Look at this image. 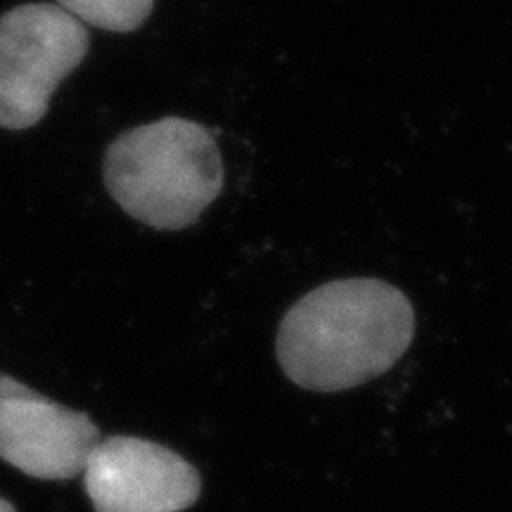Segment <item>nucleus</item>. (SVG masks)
<instances>
[{
  "mask_svg": "<svg viewBox=\"0 0 512 512\" xmlns=\"http://www.w3.org/2000/svg\"><path fill=\"white\" fill-rule=\"evenodd\" d=\"M413 332V306L399 287L375 278L332 280L285 313L275 351L294 384L330 394L387 373Z\"/></svg>",
  "mask_w": 512,
  "mask_h": 512,
  "instance_id": "obj_1",
  "label": "nucleus"
},
{
  "mask_svg": "<svg viewBox=\"0 0 512 512\" xmlns=\"http://www.w3.org/2000/svg\"><path fill=\"white\" fill-rule=\"evenodd\" d=\"M105 185L128 216L157 230L188 228L223 190L219 145L197 121L164 117L107 147Z\"/></svg>",
  "mask_w": 512,
  "mask_h": 512,
  "instance_id": "obj_2",
  "label": "nucleus"
},
{
  "mask_svg": "<svg viewBox=\"0 0 512 512\" xmlns=\"http://www.w3.org/2000/svg\"><path fill=\"white\" fill-rule=\"evenodd\" d=\"M91 46L86 24L55 3H27L0 17V126L24 131L46 117L57 86Z\"/></svg>",
  "mask_w": 512,
  "mask_h": 512,
  "instance_id": "obj_3",
  "label": "nucleus"
},
{
  "mask_svg": "<svg viewBox=\"0 0 512 512\" xmlns=\"http://www.w3.org/2000/svg\"><path fill=\"white\" fill-rule=\"evenodd\" d=\"M81 475L95 512H181L202 491L188 460L138 437L100 439Z\"/></svg>",
  "mask_w": 512,
  "mask_h": 512,
  "instance_id": "obj_4",
  "label": "nucleus"
},
{
  "mask_svg": "<svg viewBox=\"0 0 512 512\" xmlns=\"http://www.w3.org/2000/svg\"><path fill=\"white\" fill-rule=\"evenodd\" d=\"M98 441V427L86 413L0 373V460L34 479L64 482L81 475Z\"/></svg>",
  "mask_w": 512,
  "mask_h": 512,
  "instance_id": "obj_5",
  "label": "nucleus"
},
{
  "mask_svg": "<svg viewBox=\"0 0 512 512\" xmlns=\"http://www.w3.org/2000/svg\"><path fill=\"white\" fill-rule=\"evenodd\" d=\"M62 10L74 15L79 22L93 24L105 31L128 34L136 31L150 17L155 0H57Z\"/></svg>",
  "mask_w": 512,
  "mask_h": 512,
  "instance_id": "obj_6",
  "label": "nucleus"
},
{
  "mask_svg": "<svg viewBox=\"0 0 512 512\" xmlns=\"http://www.w3.org/2000/svg\"><path fill=\"white\" fill-rule=\"evenodd\" d=\"M0 512H17L15 505H12L10 501H5L3 496H0Z\"/></svg>",
  "mask_w": 512,
  "mask_h": 512,
  "instance_id": "obj_7",
  "label": "nucleus"
}]
</instances>
